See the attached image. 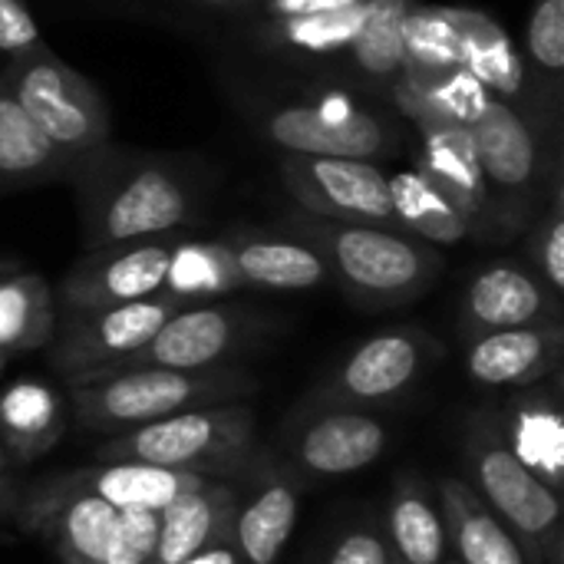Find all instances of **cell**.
Masks as SVG:
<instances>
[{
    "label": "cell",
    "mask_w": 564,
    "mask_h": 564,
    "mask_svg": "<svg viewBox=\"0 0 564 564\" xmlns=\"http://www.w3.org/2000/svg\"><path fill=\"white\" fill-rule=\"evenodd\" d=\"M66 182L76 195L86 251L198 225L215 185L202 159L139 152L112 139L79 155Z\"/></svg>",
    "instance_id": "obj_1"
},
{
    "label": "cell",
    "mask_w": 564,
    "mask_h": 564,
    "mask_svg": "<svg viewBox=\"0 0 564 564\" xmlns=\"http://www.w3.org/2000/svg\"><path fill=\"white\" fill-rule=\"evenodd\" d=\"M228 86L235 106L278 155L383 162L413 145L410 122L354 86L284 89L248 76H231Z\"/></svg>",
    "instance_id": "obj_2"
},
{
    "label": "cell",
    "mask_w": 564,
    "mask_h": 564,
    "mask_svg": "<svg viewBox=\"0 0 564 564\" xmlns=\"http://www.w3.org/2000/svg\"><path fill=\"white\" fill-rule=\"evenodd\" d=\"M284 231L317 248L330 281L367 307L410 304L426 294L443 271V254L400 228L330 221L294 208L284 218Z\"/></svg>",
    "instance_id": "obj_3"
},
{
    "label": "cell",
    "mask_w": 564,
    "mask_h": 564,
    "mask_svg": "<svg viewBox=\"0 0 564 564\" xmlns=\"http://www.w3.org/2000/svg\"><path fill=\"white\" fill-rule=\"evenodd\" d=\"M69 403L79 426L96 433H129L182 410L231 403L251 390V380L235 367L208 370H165V367H129L96 370L66 380Z\"/></svg>",
    "instance_id": "obj_4"
},
{
    "label": "cell",
    "mask_w": 564,
    "mask_h": 564,
    "mask_svg": "<svg viewBox=\"0 0 564 564\" xmlns=\"http://www.w3.org/2000/svg\"><path fill=\"white\" fill-rule=\"evenodd\" d=\"M251 446L254 413L241 403H215L109 436L96 449V459L142 463L198 476H228L248 463Z\"/></svg>",
    "instance_id": "obj_5"
},
{
    "label": "cell",
    "mask_w": 564,
    "mask_h": 564,
    "mask_svg": "<svg viewBox=\"0 0 564 564\" xmlns=\"http://www.w3.org/2000/svg\"><path fill=\"white\" fill-rule=\"evenodd\" d=\"M466 466L469 489L512 532L525 562L562 564V499L506 449L496 426L473 430Z\"/></svg>",
    "instance_id": "obj_6"
},
{
    "label": "cell",
    "mask_w": 564,
    "mask_h": 564,
    "mask_svg": "<svg viewBox=\"0 0 564 564\" xmlns=\"http://www.w3.org/2000/svg\"><path fill=\"white\" fill-rule=\"evenodd\" d=\"M0 76L33 126L66 159L76 162L89 149L112 139V116L102 93L53 50L13 59L0 69Z\"/></svg>",
    "instance_id": "obj_7"
},
{
    "label": "cell",
    "mask_w": 564,
    "mask_h": 564,
    "mask_svg": "<svg viewBox=\"0 0 564 564\" xmlns=\"http://www.w3.org/2000/svg\"><path fill=\"white\" fill-rule=\"evenodd\" d=\"M479 169L492 202V238L525 231L539 208L545 178V149L529 119L509 102L489 96L469 126Z\"/></svg>",
    "instance_id": "obj_8"
},
{
    "label": "cell",
    "mask_w": 564,
    "mask_h": 564,
    "mask_svg": "<svg viewBox=\"0 0 564 564\" xmlns=\"http://www.w3.org/2000/svg\"><path fill=\"white\" fill-rule=\"evenodd\" d=\"M185 297L172 291H159L145 301L116 304V307H96V311H73L69 321L53 330V367L63 373V380L96 370H116L122 360L139 354L159 327L178 314Z\"/></svg>",
    "instance_id": "obj_9"
},
{
    "label": "cell",
    "mask_w": 564,
    "mask_h": 564,
    "mask_svg": "<svg viewBox=\"0 0 564 564\" xmlns=\"http://www.w3.org/2000/svg\"><path fill=\"white\" fill-rule=\"evenodd\" d=\"M443 357L436 337L416 327L383 330L354 347L337 370L321 383L317 397L327 406L344 410H370L387 406L406 397L420 377Z\"/></svg>",
    "instance_id": "obj_10"
},
{
    "label": "cell",
    "mask_w": 564,
    "mask_h": 564,
    "mask_svg": "<svg viewBox=\"0 0 564 564\" xmlns=\"http://www.w3.org/2000/svg\"><path fill=\"white\" fill-rule=\"evenodd\" d=\"M278 175L301 212L350 221L397 228L387 169L364 159H324V155H278Z\"/></svg>",
    "instance_id": "obj_11"
},
{
    "label": "cell",
    "mask_w": 564,
    "mask_h": 564,
    "mask_svg": "<svg viewBox=\"0 0 564 564\" xmlns=\"http://www.w3.org/2000/svg\"><path fill=\"white\" fill-rule=\"evenodd\" d=\"M185 231L145 238V241H126L86 251L63 278V301L69 311H96V307H116L145 301L159 291H165L169 264Z\"/></svg>",
    "instance_id": "obj_12"
},
{
    "label": "cell",
    "mask_w": 564,
    "mask_h": 564,
    "mask_svg": "<svg viewBox=\"0 0 564 564\" xmlns=\"http://www.w3.org/2000/svg\"><path fill=\"white\" fill-rule=\"evenodd\" d=\"M410 129V152L416 159L413 169L423 172L433 182V188L466 218L473 235L492 238V202L469 126L440 116H413Z\"/></svg>",
    "instance_id": "obj_13"
},
{
    "label": "cell",
    "mask_w": 564,
    "mask_h": 564,
    "mask_svg": "<svg viewBox=\"0 0 564 564\" xmlns=\"http://www.w3.org/2000/svg\"><path fill=\"white\" fill-rule=\"evenodd\" d=\"M254 330V317L235 304H185L159 334L116 370L165 367V370H208L221 367Z\"/></svg>",
    "instance_id": "obj_14"
},
{
    "label": "cell",
    "mask_w": 564,
    "mask_h": 564,
    "mask_svg": "<svg viewBox=\"0 0 564 564\" xmlns=\"http://www.w3.org/2000/svg\"><path fill=\"white\" fill-rule=\"evenodd\" d=\"M446 10H449V23L456 30V40H459L463 69L489 96H496V99L509 102L512 109H519L529 119V126L535 129L539 142L545 145L542 116H539V102H535V86H532L525 59L516 50L506 26L496 17H489L482 10H473V7H446Z\"/></svg>",
    "instance_id": "obj_15"
},
{
    "label": "cell",
    "mask_w": 564,
    "mask_h": 564,
    "mask_svg": "<svg viewBox=\"0 0 564 564\" xmlns=\"http://www.w3.org/2000/svg\"><path fill=\"white\" fill-rule=\"evenodd\" d=\"M116 509L102 499L66 486L59 476L36 486L20 509V522L30 532H40L63 564H99L109 545Z\"/></svg>",
    "instance_id": "obj_16"
},
{
    "label": "cell",
    "mask_w": 564,
    "mask_h": 564,
    "mask_svg": "<svg viewBox=\"0 0 564 564\" xmlns=\"http://www.w3.org/2000/svg\"><path fill=\"white\" fill-rule=\"evenodd\" d=\"M549 321H562V297H555L525 264L492 261L473 274L463 297V330L469 340Z\"/></svg>",
    "instance_id": "obj_17"
},
{
    "label": "cell",
    "mask_w": 564,
    "mask_h": 564,
    "mask_svg": "<svg viewBox=\"0 0 564 564\" xmlns=\"http://www.w3.org/2000/svg\"><path fill=\"white\" fill-rule=\"evenodd\" d=\"M390 443V430L367 410L327 406L291 436V459L311 479H340L373 466Z\"/></svg>",
    "instance_id": "obj_18"
},
{
    "label": "cell",
    "mask_w": 564,
    "mask_h": 564,
    "mask_svg": "<svg viewBox=\"0 0 564 564\" xmlns=\"http://www.w3.org/2000/svg\"><path fill=\"white\" fill-rule=\"evenodd\" d=\"M562 321L492 330L469 340L466 370L479 387H535L562 367Z\"/></svg>",
    "instance_id": "obj_19"
},
{
    "label": "cell",
    "mask_w": 564,
    "mask_h": 564,
    "mask_svg": "<svg viewBox=\"0 0 564 564\" xmlns=\"http://www.w3.org/2000/svg\"><path fill=\"white\" fill-rule=\"evenodd\" d=\"M238 288L261 291H314L330 281L317 248L288 231L238 228L221 235Z\"/></svg>",
    "instance_id": "obj_20"
},
{
    "label": "cell",
    "mask_w": 564,
    "mask_h": 564,
    "mask_svg": "<svg viewBox=\"0 0 564 564\" xmlns=\"http://www.w3.org/2000/svg\"><path fill=\"white\" fill-rule=\"evenodd\" d=\"M301 516L297 479L284 469H268L251 496L238 502L231 522V545L241 564H278Z\"/></svg>",
    "instance_id": "obj_21"
},
{
    "label": "cell",
    "mask_w": 564,
    "mask_h": 564,
    "mask_svg": "<svg viewBox=\"0 0 564 564\" xmlns=\"http://www.w3.org/2000/svg\"><path fill=\"white\" fill-rule=\"evenodd\" d=\"M413 3L420 0H373L367 23L340 59L334 79L390 102V93L403 76V17Z\"/></svg>",
    "instance_id": "obj_22"
},
{
    "label": "cell",
    "mask_w": 564,
    "mask_h": 564,
    "mask_svg": "<svg viewBox=\"0 0 564 564\" xmlns=\"http://www.w3.org/2000/svg\"><path fill=\"white\" fill-rule=\"evenodd\" d=\"M59 479L73 489H83V492L102 499L116 512H122V509L162 512L185 492H195V489L215 482L212 476L159 469V466H142V463H99V466L76 469Z\"/></svg>",
    "instance_id": "obj_23"
},
{
    "label": "cell",
    "mask_w": 564,
    "mask_h": 564,
    "mask_svg": "<svg viewBox=\"0 0 564 564\" xmlns=\"http://www.w3.org/2000/svg\"><path fill=\"white\" fill-rule=\"evenodd\" d=\"M235 509L238 496L221 482L185 492L159 512V545L149 564H178L212 545L231 542Z\"/></svg>",
    "instance_id": "obj_24"
},
{
    "label": "cell",
    "mask_w": 564,
    "mask_h": 564,
    "mask_svg": "<svg viewBox=\"0 0 564 564\" xmlns=\"http://www.w3.org/2000/svg\"><path fill=\"white\" fill-rule=\"evenodd\" d=\"M73 159H66L13 99L0 76V195L66 182Z\"/></svg>",
    "instance_id": "obj_25"
},
{
    "label": "cell",
    "mask_w": 564,
    "mask_h": 564,
    "mask_svg": "<svg viewBox=\"0 0 564 564\" xmlns=\"http://www.w3.org/2000/svg\"><path fill=\"white\" fill-rule=\"evenodd\" d=\"M449 535V552L459 564H529L512 532L486 509L463 479H443L436 489Z\"/></svg>",
    "instance_id": "obj_26"
},
{
    "label": "cell",
    "mask_w": 564,
    "mask_h": 564,
    "mask_svg": "<svg viewBox=\"0 0 564 564\" xmlns=\"http://www.w3.org/2000/svg\"><path fill=\"white\" fill-rule=\"evenodd\" d=\"M66 430L56 390L40 380H17L0 393V449L17 463L50 453Z\"/></svg>",
    "instance_id": "obj_27"
},
{
    "label": "cell",
    "mask_w": 564,
    "mask_h": 564,
    "mask_svg": "<svg viewBox=\"0 0 564 564\" xmlns=\"http://www.w3.org/2000/svg\"><path fill=\"white\" fill-rule=\"evenodd\" d=\"M383 535L397 564L449 562V535L440 499L420 479H400L393 486Z\"/></svg>",
    "instance_id": "obj_28"
},
{
    "label": "cell",
    "mask_w": 564,
    "mask_h": 564,
    "mask_svg": "<svg viewBox=\"0 0 564 564\" xmlns=\"http://www.w3.org/2000/svg\"><path fill=\"white\" fill-rule=\"evenodd\" d=\"M525 69L535 86L545 145L562 139L564 0H532L525 30Z\"/></svg>",
    "instance_id": "obj_29"
},
{
    "label": "cell",
    "mask_w": 564,
    "mask_h": 564,
    "mask_svg": "<svg viewBox=\"0 0 564 564\" xmlns=\"http://www.w3.org/2000/svg\"><path fill=\"white\" fill-rule=\"evenodd\" d=\"M506 449L549 489H562L564 476V420L555 400L529 397L512 403L506 430H496Z\"/></svg>",
    "instance_id": "obj_30"
},
{
    "label": "cell",
    "mask_w": 564,
    "mask_h": 564,
    "mask_svg": "<svg viewBox=\"0 0 564 564\" xmlns=\"http://www.w3.org/2000/svg\"><path fill=\"white\" fill-rule=\"evenodd\" d=\"M387 182H390L397 228L406 231L410 238L426 241L433 248H446V245H459L473 238L466 218L413 165L400 172H387Z\"/></svg>",
    "instance_id": "obj_31"
},
{
    "label": "cell",
    "mask_w": 564,
    "mask_h": 564,
    "mask_svg": "<svg viewBox=\"0 0 564 564\" xmlns=\"http://www.w3.org/2000/svg\"><path fill=\"white\" fill-rule=\"evenodd\" d=\"M56 330L53 291L33 271H10L0 278V350L23 354L46 347Z\"/></svg>",
    "instance_id": "obj_32"
},
{
    "label": "cell",
    "mask_w": 564,
    "mask_h": 564,
    "mask_svg": "<svg viewBox=\"0 0 564 564\" xmlns=\"http://www.w3.org/2000/svg\"><path fill=\"white\" fill-rule=\"evenodd\" d=\"M525 248L535 274L542 284L562 297L564 294V172H562V139L545 149V178L542 195L532 221L525 225Z\"/></svg>",
    "instance_id": "obj_33"
},
{
    "label": "cell",
    "mask_w": 564,
    "mask_h": 564,
    "mask_svg": "<svg viewBox=\"0 0 564 564\" xmlns=\"http://www.w3.org/2000/svg\"><path fill=\"white\" fill-rule=\"evenodd\" d=\"M165 291L198 304V301H212L221 297L228 291H238V278L231 271L228 251L221 238H188L182 235L172 264H169V278H165Z\"/></svg>",
    "instance_id": "obj_34"
},
{
    "label": "cell",
    "mask_w": 564,
    "mask_h": 564,
    "mask_svg": "<svg viewBox=\"0 0 564 564\" xmlns=\"http://www.w3.org/2000/svg\"><path fill=\"white\" fill-rule=\"evenodd\" d=\"M112 13L159 20L165 26H182L188 33H212L235 20L258 0H93Z\"/></svg>",
    "instance_id": "obj_35"
},
{
    "label": "cell",
    "mask_w": 564,
    "mask_h": 564,
    "mask_svg": "<svg viewBox=\"0 0 564 564\" xmlns=\"http://www.w3.org/2000/svg\"><path fill=\"white\" fill-rule=\"evenodd\" d=\"M159 545V512L122 509L99 564H149Z\"/></svg>",
    "instance_id": "obj_36"
},
{
    "label": "cell",
    "mask_w": 564,
    "mask_h": 564,
    "mask_svg": "<svg viewBox=\"0 0 564 564\" xmlns=\"http://www.w3.org/2000/svg\"><path fill=\"white\" fill-rule=\"evenodd\" d=\"M50 50L26 0H0V56L7 63Z\"/></svg>",
    "instance_id": "obj_37"
},
{
    "label": "cell",
    "mask_w": 564,
    "mask_h": 564,
    "mask_svg": "<svg viewBox=\"0 0 564 564\" xmlns=\"http://www.w3.org/2000/svg\"><path fill=\"white\" fill-rule=\"evenodd\" d=\"M324 564H397L387 545L383 529L377 525H354L340 535Z\"/></svg>",
    "instance_id": "obj_38"
},
{
    "label": "cell",
    "mask_w": 564,
    "mask_h": 564,
    "mask_svg": "<svg viewBox=\"0 0 564 564\" xmlns=\"http://www.w3.org/2000/svg\"><path fill=\"white\" fill-rule=\"evenodd\" d=\"M357 3H364V0H258L254 7H248L245 13H238L235 20H228L221 26H231V23H258V20L311 17V13H330V10H344V7H357Z\"/></svg>",
    "instance_id": "obj_39"
},
{
    "label": "cell",
    "mask_w": 564,
    "mask_h": 564,
    "mask_svg": "<svg viewBox=\"0 0 564 564\" xmlns=\"http://www.w3.org/2000/svg\"><path fill=\"white\" fill-rule=\"evenodd\" d=\"M178 564H241V558H238L235 545L225 542V545H212V549H205V552H198V555H192V558Z\"/></svg>",
    "instance_id": "obj_40"
},
{
    "label": "cell",
    "mask_w": 564,
    "mask_h": 564,
    "mask_svg": "<svg viewBox=\"0 0 564 564\" xmlns=\"http://www.w3.org/2000/svg\"><path fill=\"white\" fill-rule=\"evenodd\" d=\"M13 502H17V489H13V482L0 473V516H3V512H10V509H13Z\"/></svg>",
    "instance_id": "obj_41"
},
{
    "label": "cell",
    "mask_w": 564,
    "mask_h": 564,
    "mask_svg": "<svg viewBox=\"0 0 564 564\" xmlns=\"http://www.w3.org/2000/svg\"><path fill=\"white\" fill-rule=\"evenodd\" d=\"M10 271H20V264H17L13 258H0V278L10 274Z\"/></svg>",
    "instance_id": "obj_42"
},
{
    "label": "cell",
    "mask_w": 564,
    "mask_h": 564,
    "mask_svg": "<svg viewBox=\"0 0 564 564\" xmlns=\"http://www.w3.org/2000/svg\"><path fill=\"white\" fill-rule=\"evenodd\" d=\"M3 466H7V456H3V449H0V473H3Z\"/></svg>",
    "instance_id": "obj_43"
},
{
    "label": "cell",
    "mask_w": 564,
    "mask_h": 564,
    "mask_svg": "<svg viewBox=\"0 0 564 564\" xmlns=\"http://www.w3.org/2000/svg\"><path fill=\"white\" fill-rule=\"evenodd\" d=\"M3 357H7V354H3V350H0V364H3Z\"/></svg>",
    "instance_id": "obj_44"
},
{
    "label": "cell",
    "mask_w": 564,
    "mask_h": 564,
    "mask_svg": "<svg viewBox=\"0 0 564 564\" xmlns=\"http://www.w3.org/2000/svg\"><path fill=\"white\" fill-rule=\"evenodd\" d=\"M446 564H459V562H446Z\"/></svg>",
    "instance_id": "obj_45"
}]
</instances>
